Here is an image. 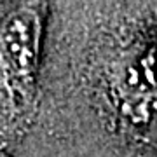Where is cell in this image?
Segmentation results:
<instances>
[{
    "instance_id": "6da1fadb",
    "label": "cell",
    "mask_w": 157,
    "mask_h": 157,
    "mask_svg": "<svg viewBox=\"0 0 157 157\" xmlns=\"http://www.w3.org/2000/svg\"><path fill=\"white\" fill-rule=\"evenodd\" d=\"M2 45L11 68L17 75H32L39 59L40 19L32 9H17L6 19Z\"/></svg>"
},
{
    "instance_id": "7a4b0ae2",
    "label": "cell",
    "mask_w": 157,
    "mask_h": 157,
    "mask_svg": "<svg viewBox=\"0 0 157 157\" xmlns=\"http://www.w3.org/2000/svg\"><path fill=\"white\" fill-rule=\"evenodd\" d=\"M0 157H6V155H2V154H0Z\"/></svg>"
}]
</instances>
